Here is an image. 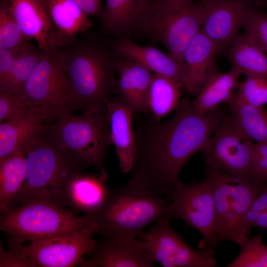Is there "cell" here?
I'll return each mask as SVG.
<instances>
[{
    "mask_svg": "<svg viewBox=\"0 0 267 267\" xmlns=\"http://www.w3.org/2000/svg\"><path fill=\"white\" fill-rule=\"evenodd\" d=\"M255 227H258L261 232L267 229V211L260 213L255 223Z\"/></svg>",
    "mask_w": 267,
    "mask_h": 267,
    "instance_id": "obj_41",
    "label": "cell"
},
{
    "mask_svg": "<svg viewBox=\"0 0 267 267\" xmlns=\"http://www.w3.org/2000/svg\"><path fill=\"white\" fill-rule=\"evenodd\" d=\"M237 95L246 103L263 106L267 104V77L248 76L239 83Z\"/></svg>",
    "mask_w": 267,
    "mask_h": 267,
    "instance_id": "obj_33",
    "label": "cell"
},
{
    "mask_svg": "<svg viewBox=\"0 0 267 267\" xmlns=\"http://www.w3.org/2000/svg\"><path fill=\"white\" fill-rule=\"evenodd\" d=\"M249 209L261 213L267 211V204L260 201L257 198L253 202Z\"/></svg>",
    "mask_w": 267,
    "mask_h": 267,
    "instance_id": "obj_42",
    "label": "cell"
},
{
    "mask_svg": "<svg viewBox=\"0 0 267 267\" xmlns=\"http://www.w3.org/2000/svg\"><path fill=\"white\" fill-rule=\"evenodd\" d=\"M253 155L256 177L267 182V142H254Z\"/></svg>",
    "mask_w": 267,
    "mask_h": 267,
    "instance_id": "obj_37",
    "label": "cell"
},
{
    "mask_svg": "<svg viewBox=\"0 0 267 267\" xmlns=\"http://www.w3.org/2000/svg\"><path fill=\"white\" fill-rule=\"evenodd\" d=\"M30 110L22 95L0 92V123L18 119Z\"/></svg>",
    "mask_w": 267,
    "mask_h": 267,
    "instance_id": "obj_35",
    "label": "cell"
},
{
    "mask_svg": "<svg viewBox=\"0 0 267 267\" xmlns=\"http://www.w3.org/2000/svg\"><path fill=\"white\" fill-rule=\"evenodd\" d=\"M206 14L204 5L192 0H156L144 33L153 43L163 44L182 65L183 52L201 30Z\"/></svg>",
    "mask_w": 267,
    "mask_h": 267,
    "instance_id": "obj_9",
    "label": "cell"
},
{
    "mask_svg": "<svg viewBox=\"0 0 267 267\" xmlns=\"http://www.w3.org/2000/svg\"><path fill=\"white\" fill-rule=\"evenodd\" d=\"M241 73L231 68L226 73L220 71L212 75L197 94L191 105L199 115H204L219 107L222 103H229L234 97L239 84Z\"/></svg>",
    "mask_w": 267,
    "mask_h": 267,
    "instance_id": "obj_24",
    "label": "cell"
},
{
    "mask_svg": "<svg viewBox=\"0 0 267 267\" xmlns=\"http://www.w3.org/2000/svg\"><path fill=\"white\" fill-rule=\"evenodd\" d=\"M227 49L232 68L242 75L267 77V53L247 34L239 33Z\"/></svg>",
    "mask_w": 267,
    "mask_h": 267,
    "instance_id": "obj_26",
    "label": "cell"
},
{
    "mask_svg": "<svg viewBox=\"0 0 267 267\" xmlns=\"http://www.w3.org/2000/svg\"><path fill=\"white\" fill-rule=\"evenodd\" d=\"M108 43L120 57L137 61L153 73L180 84L184 89L186 79L182 65L158 48L137 44L130 38H116Z\"/></svg>",
    "mask_w": 267,
    "mask_h": 267,
    "instance_id": "obj_20",
    "label": "cell"
},
{
    "mask_svg": "<svg viewBox=\"0 0 267 267\" xmlns=\"http://www.w3.org/2000/svg\"><path fill=\"white\" fill-rule=\"evenodd\" d=\"M22 150L26 177L7 210L29 202L46 190L51 195L90 166L58 140L49 123Z\"/></svg>",
    "mask_w": 267,
    "mask_h": 267,
    "instance_id": "obj_3",
    "label": "cell"
},
{
    "mask_svg": "<svg viewBox=\"0 0 267 267\" xmlns=\"http://www.w3.org/2000/svg\"><path fill=\"white\" fill-rule=\"evenodd\" d=\"M30 109L52 123L67 112L80 110L57 49L45 51L27 81L20 94Z\"/></svg>",
    "mask_w": 267,
    "mask_h": 267,
    "instance_id": "obj_8",
    "label": "cell"
},
{
    "mask_svg": "<svg viewBox=\"0 0 267 267\" xmlns=\"http://www.w3.org/2000/svg\"><path fill=\"white\" fill-rule=\"evenodd\" d=\"M220 52L201 31L193 37L182 53V67L185 74L184 89L197 95L207 80L218 72L216 56Z\"/></svg>",
    "mask_w": 267,
    "mask_h": 267,
    "instance_id": "obj_18",
    "label": "cell"
},
{
    "mask_svg": "<svg viewBox=\"0 0 267 267\" xmlns=\"http://www.w3.org/2000/svg\"><path fill=\"white\" fill-rule=\"evenodd\" d=\"M257 199L267 204V183L262 190Z\"/></svg>",
    "mask_w": 267,
    "mask_h": 267,
    "instance_id": "obj_43",
    "label": "cell"
},
{
    "mask_svg": "<svg viewBox=\"0 0 267 267\" xmlns=\"http://www.w3.org/2000/svg\"><path fill=\"white\" fill-rule=\"evenodd\" d=\"M46 124L31 109L18 119L0 123V159L22 150Z\"/></svg>",
    "mask_w": 267,
    "mask_h": 267,
    "instance_id": "obj_25",
    "label": "cell"
},
{
    "mask_svg": "<svg viewBox=\"0 0 267 267\" xmlns=\"http://www.w3.org/2000/svg\"><path fill=\"white\" fill-rule=\"evenodd\" d=\"M12 14L19 26L37 46L47 51L50 48L51 24L45 8L36 0H8Z\"/></svg>",
    "mask_w": 267,
    "mask_h": 267,
    "instance_id": "obj_23",
    "label": "cell"
},
{
    "mask_svg": "<svg viewBox=\"0 0 267 267\" xmlns=\"http://www.w3.org/2000/svg\"><path fill=\"white\" fill-rule=\"evenodd\" d=\"M45 8V0H36Z\"/></svg>",
    "mask_w": 267,
    "mask_h": 267,
    "instance_id": "obj_46",
    "label": "cell"
},
{
    "mask_svg": "<svg viewBox=\"0 0 267 267\" xmlns=\"http://www.w3.org/2000/svg\"><path fill=\"white\" fill-rule=\"evenodd\" d=\"M33 45L17 49H0V88L5 83L18 55Z\"/></svg>",
    "mask_w": 267,
    "mask_h": 267,
    "instance_id": "obj_38",
    "label": "cell"
},
{
    "mask_svg": "<svg viewBox=\"0 0 267 267\" xmlns=\"http://www.w3.org/2000/svg\"><path fill=\"white\" fill-rule=\"evenodd\" d=\"M164 218L154 223L138 238L154 262L163 267H214L217 265L214 248H191Z\"/></svg>",
    "mask_w": 267,
    "mask_h": 267,
    "instance_id": "obj_12",
    "label": "cell"
},
{
    "mask_svg": "<svg viewBox=\"0 0 267 267\" xmlns=\"http://www.w3.org/2000/svg\"><path fill=\"white\" fill-rule=\"evenodd\" d=\"M94 226L89 225L70 233L30 242L24 249L32 267H73L94 248Z\"/></svg>",
    "mask_w": 267,
    "mask_h": 267,
    "instance_id": "obj_13",
    "label": "cell"
},
{
    "mask_svg": "<svg viewBox=\"0 0 267 267\" xmlns=\"http://www.w3.org/2000/svg\"><path fill=\"white\" fill-rule=\"evenodd\" d=\"M25 156L22 149L0 159V211H6L24 181Z\"/></svg>",
    "mask_w": 267,
    "mask_h": 267,
    "instance_id": "obj_29",
    "label": "cell"
},
{
    "mask_svg": "<svg viewBox=\"0 0 267 267\" xmlns=\"http://www.w3.org/2000/svg\"><path fill=\"white\" fill-rule=\"evenodd\" d=\"M16 21L8 0L0 5V49H17L31 44Z\"/></svg>",
    "mask_w": 267,
    "mask_h": 267,
    "instance_id": "obj_31",
    "label": "cell"
},
{
    "mask_svg": "<svg viewBox=\"0 0 267 267\" xmlns=\"http://www.w3.org/2000/svg\"><path fill=\"white\" fill-rule=\"evenodd\" d=\"M174 117L161 122L148 113L134 130L135 154L130 178L170 201L187 161L200 151L226 115L220 106L198 115L191 102L180 99Z\"/></svg>",
    "mask_w": 267,
    "mask_h": 267,
    "instance_id": "obj_1",
    "label": "cell"
},
{
    "mask_svg": "<svg viewBox=\"0 0 267 267\" xmlns=\"http://www.w3.org/2000/svg\"><path fill=\"white\" fill-rule=\"evenodd\" d=\"M203 179L210 186L214 199V248L225 240L240 245L243 217L267 182L254 176L230 174L207 164Z\"/></svg>",
    "mask_w": 267,
    "mask_h": 267,
    "instance_id": "obj_6",
    "label": "cell"
},
{
    "mask_svg": "<svg viewBox=\"0 0 267 267\" xmlns=\"http://www.w3.org/2000/svg\"><path fill=\"white\" fill-rule=\"evenodd\" d=\"M51 24L50 47L57 48L77 40L92 27L89 15L73 0H45Z\"/></svg>",
    "mask_w": 267,
    "mask_h": 267,
    "instance_id": "obj_19",
    "label": "cell"
},
{
    "mask_svg": "<svg viewBox=\"0 0 267 267\" xmlns=\"http://www.w3.org/2000/svg\"><path fill=\"white\" fill-rule=\"evenodd\" d=\"M7 237L8 250L5 251L0 242V267H32L24 249V243Z\"/></svg>",
    "mask_w": 267,
    "mask_h": 267,
    "instance_id": "obj_36",
    "label": "cell"
},
{
    "mask_svg": "<svg viewBox=\"0 0 267 267\" xmlns=\"http://www.w3.org/2000/svg\"><path fill=\"white\" fill-rule=\"evenodd\" d=\"M169 201L130 178L124 185L110 190L100 210L83 215L94 226L95 234H124L138 237L150 224L170 219L167 215Z\"/></svg>",
    "mask_w": 267,
    "mask_h": 267,
    "instance_id": "obj_4",
    "label": "cell"
},
{
    "mask_svg": "<svg viewBox=\"0 0 267 267\" xmlns=\"http://www.w3.org/2000/svg\"><path fill=\"white\" fill-rule=\"evenodd\" d=\"M156 0H106L99 20L102 31L116 38L144 33Z\"/></svg>",
    "mask_w": 267,
    "mask_h": 267,
    "instance_id": "obj_16",
    "label": "cell"
},
{
    "mask_svg": "<svg viewBox=\"0 0 267 267\" xmlns=\"http://www.w3.org/2000/svg\"><path fill=\"white\" fill-rule=\"evenodd\" d=\"M253 0H215L207 6L201 31L220 52L227 49L243 27Z\"/></svg>",
    "mask_w": 267,
    "mask_h": 267,
    "instance_id": "obj_15",
    "label": "cell"
},
{
    "mask_svg": "<svg viewBox=\"0 0 267 267\" xmlns=\"http://www.w3.org/2000/svg\"><path fill=\"white\" fill-rule=\"evenodd\" d=\"M260 214V213L251 209H249L244 214L241 226V244L250 239L251 230L255 227Z\"/></svg>",
    "mask_w": 267,
    "mask_h": 267,
    "instance_id": "obj_39",
    "label": "cell"
},
{
    "mask_svg": "<svg viewBox=\"0 0 267 267\" xmlns=\"http://www.w3.org/2000/svg\"><path fill=\"white\" fill-rule=\"evenodd\" d=\"M107 113L111 139L116 149L122 173L131 171L135 154L134 131L132 127L134 114L118 96L109 103Z\"/></svg>",
    "mask_w": 267,
    "mask_h": 267,
    "instance_id": "obj_22",
    "label": "cell"
},
{
    "mask_svg": "<svg viewBox=\"0 0 267 267\" xmlns=\"http://www.w3.org/2000/svg\"><path fill=\"white\" fill-rule=\"evenodd\" d=\"M45 52L33 45L21 52L17 56L5 83L0 88V92L21 94L27 81Z\"/></svg>",
    "mask_w": 267,
    "mask_h": 267,
    "instance_id": "obj_30",
    "label": "cell"
},
{
    "mask_svg": "<svg viewBox=\"0 0 267 267\" xmlns=\"http://www.w3.org/2000/svg\"><path fill=\"white\" fill-rule=\"evenodd\" d=\"M55 203L48 190L0 213V229L24 243L70 233L91 225L87 218Z\"/></svg>",
    "mask_w": 267,
    "mask_h": 267,
    "instance_id": "obj_5",
    "label": "cell"
},
{
    "mask_svg": "<svg viewBox=\"0 0 267 267\" xmlns=\"http://www.w3.org/2000/svg\"><path fill=\"white\" fill-rule=\"evenodd\" d=\"M253 144L234 119L226 115L200 151L207 164L232 175L255 176Z\"/></svg>",
    "mask_w": 267,
    "mask_h": 267,
    "instance_id": "obj_10",
    "label": "cell"
},
{
    "mask_svg": "<svg viewBox=\"0 0 267 267\" xmlns=\"http://www.w3.org/2000/svg\"><path fill=\"white\" fill-rule=\"evenodd\" d=\"M263 232L244 242L237 257L226 267H267V246L263 244Z\"/></svg>",
    "mask_w": 267,
    "mask_h": 267,
    "instance_id": "obj_32",
    "label": "cell"
},
{
    "mask_svg": "<svg viewBox=\"0 0 267 267\" xmlns=\"http://www.w3.org/2000/svg\"><path fill=\"white\" fill-rule=\"evenodd\" d=\"M153 72L134 60L121 58L117 66V96L134 115L148 114L147 94Z\"/></svg>",
    "mask_w": 267,
    "mask_h": 267,
    "instance_id": "obj_21",
    "label": "cell"
},
{
    "mask_svg": "<svg viewBox=\"0 0 267 267\" xmlns=\"http://www.w3.org/2000/svg\"><path fill=\"white\" fill-rule=\"evenodd\" d=\"M79 5L89 16L101 18L103 6L102 0H73Z\"/></svg>",
    "mask_w": 267,
    "mask_h": 267,
    "instance_id": "obj_40",
    "label": "cell"
},
{
    "mask_svg": "<svg viewBox=\"0 0 267 267\" xmlns=\"http://www.w3.org/2000/svg\"><path fill=\"white\" fill-rule=\"evenodd\" d=\"M106 180L99 174H81L76 176L50 195L57 205L68 207L76 214H94L106 202L110 190Z\"/></svg>",
    "mask_w": 267,
    "mask_h": 267,
    "instance_id": "obj_17",
    "label": "cell"
},
{
    "mask_svg": "<svg viewBox=\"0 0 267 267\" xmlns=\"http://www.w3.org/2000/svg\"><path fill=\"white\" fill-rule=\"evenodd\" d=\"M182 86L175 81L153 73L147 94L148 113L161 120L177 107Z\"/></svg>",
    "mask_w": 267,
    "mask_h": 267,
    "instance_id": "obj_28",
    "label": "cell"
},
{
    "mask_svg": "<svg viewBox=\"0 0 267 267\" xmlns=\"http://www.w3.org/2000/svg\"><path fill=\"white\" fill-rule=\"evenodd\" d=\"M100 238L80 267H152L154 262L137 237L124 234H107Z\"/></svg>",
    "mask_w": 267,
    "mask_h": 267,
    "instance_id": "obj_14",
    "label": "cell"
},
{
    "mask_svg": "<svg viewBox=\"0 0 267 267\" xmlns=\"http://www.w3.org/2000/svg\"><path fill=\"white\" fill-rule=\"evenodd\" d=\"M49 127L66 148L95 166L100 177L107 180L105 158L112 141L107 110H84L78 116L67 112Z\"/></svg>",
    "mask_w": 267,
    "mask_h": 267,
    "instance_id": "obj_7",
    "label": "cell"
},
{
    "mask_svg": "<svg viewBox=\"0 0 267 267\" xmlns=\"http://www.w3.org/2000/svg\"><path fill=\"white\" fill-rule=\"evenodd\" d=\"M200 2L204 5V7H206L211 4L212 2L215 0H200Z\"/></svg>",
    "mask_w": 267,
    "mask_h": 267,
    "instance_id": "obj_45",
    "label": "cell"
},
{
    "mask_svg": "<svg viewBox=\"0 0 267 267\" xmlns=\"http://www.w3.org/2000/svg\"><path fill=\"white\" fill-rule=\"evenodd\" d=\"M57 49L80 110L106 111L117 95V66L122 58L108 42L87 36Z\"/></svg>",
    "mask_w": 267,
    "mask_h": 267,
    "instance_id": "obj_2",
    "label": "cell"
},
{
    "mask_svg": "<svg viewBox=\"0 0 267 267\" xmlns=\"http://www.w3.org/2000/svg\"><path fill=\"white\" fill-rule=\"evenodd\" d=\"M254 4L255 6L258 8L261 7H267V0H254Z\"/></svg>",
    "mask_w": 267,
    "mask_h": 267,
    "instance_id": "obj_44",
    "label": "cell"
},
{
    "mask_svg": "<svg viewBox=\"0 0 267 267\" xmlns=\"http://www.w3.org/2000/svg\"><path fill=\"white\" fill-rule=\"evenodd\" d=\"M243 28L245 33L267 53V13L254 4L249 9Z\"/></svg>",
    "mask_w": 267,
    "mask_h": 267,
    "instance_id": "obj_34",
    "label": "cell"
},
{
    "mask_svg": "<svg viewBox=\"0 0 267 267\" xmlns=\"http://www.w3.org/2000/svg\"><path fill=\"white\" fill-rule=\"evenodd\" d=\"M231 116L255 142H267V109L249 104L236 94L228 103Z\"/></svg>",
    "mask_w": 267,
    "mask_h": 267,
    "instance_id": "obj_27",
    "label": "cell"
},
{
    "mask_svg": "<svg viewBox=\"0 0 267 267\" xmlns=\"http://www.w3.org/2000/svg\"><path fill=\"white\" fill-rule=\"evenodd\" d=\"M171 200L167 208L168 217L182 219L201 233L203 238L199 242V248H214L215 207L209 185L203 179L197 181L193 179L187 184L178 180L174 188Z\"/></svg>",
    "mask_w": 267,
    "mask_h": 267,
    "instance_id": "obj_11",
    "label": "cell"
}]
</instances>
